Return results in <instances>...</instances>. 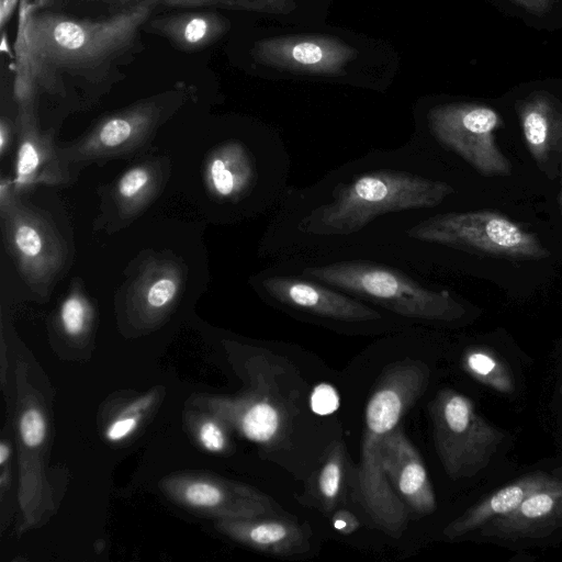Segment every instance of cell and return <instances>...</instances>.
<instances>
[{
    "label": "cell",
    "mask_w": 562,
    "mask_h": 562,
    "mask_svg": "<svg viewBox=\"0 0 562 562\" xmlns=\"http://www.w3.org/2000/svg\"><path fill=\"white\" fill-rule=\"evenodd\" d=\"M432 156L413 137L345 162L310 186L289 188L272 212L260 254L272 261L335 256L389 218L438 212L457 189L434 169Z\"/></svg>",
    "instance_id": "cell-1"
},
{
    "label": "cell",
    "mask_w": 562,
    "mask_h": 562,
    "mask_svg": "<svg viewBox=\"0 0 562 562\" xmlns=\"http://www.w3.org/2000/svg\"><path fill=\"white\" fill-rule=\"evenodd\" d=\"M150 0L97 16L45 5L23 10L15 42L16 104L46 97L70 110L98 103L123 81L144 48Z\"/></svg>",
    "instance_id": "cell-2"
},
{
    "label": "cell",
    "mask_w": 562,
    "mask_h": 562,
    "mask_svg": "<svg viewBox=\"0 0 562 562\" xmlns=\"http://www.w3.org/2000/svg\"><path fill=\"white\" fill-rule=\"evenodd\" d=\"M272 262L403 319L449 324L467 314L465 306L450 291L436 289L420 273L383 259L334 256Z\"/></svg>",
    "instance_id": "cell-3"
},
{
    "label": "cell",
    "mask_w": 562,
    "mask_h": 562,
    "mask_svg": "<svg viewBox=\"0 0 562 562\" xmlns=\"http://www.w3.org/2000/svg\"><path fill=\"white\" fill-rule=\"evenodd\" d=\"M429 370L416 360L396 362L378 381L366 407L360 462L355 475L356 494L369 517L387 535L406 529L408 509L385 475L382 445L402 416L427 389Z\"/></svg>",
    "instance_id": "cell-4"
},
{
    "label": "cell",
    "mask_w": 562,
    "mask_h": 562,
    "mask_svg": "<svg viewBox=\"0 0 562 562\" xmlns=\"http://www.w3.org/2000/svg\"><path fill=\"white\" fill-rule=\"evenodd\" d=\"M191 92V87L179 82L139 99L102 116L80 138L58 146V151L69 167L133 154L149 143L158 128L184 105Z\"/></svg>",
    "instance_id": "cell-5"
},
{
    "label": "cell",
    "mask_w": 562,
    "mask_h": 562,
    "mask_svg": "<svg viewBox=\"0 0 562 562\" xmlns=\"http://www.w3.org/2000/svg\"><path fill=\"white\" fill-rule=\"evenodd\" d=\"M14 429L18 449V503L24 530L36 528L54 509L46 473L49 441L47 413L37 389L29 380L27 366L14 369Z\"/></svg>",
    "instance_id": "cell-6"
},
{
    "label": "cell",
    "mask_w": 562,
    "mask_h": 562,
    "mask_svg": "<svg viewBox=\"0 0 562 562\" xmlns=\"http://www.w3.org/2000/svg\"><path fill=\"white\" fill-rule=\"evenodd\" d=\"M434 441L447 475L460 480L485 469L505 434L487 423L465 395L441 389L428 405Z\"/></svg>",
    "instance_id": "cell-7"
},
{
    "label": "cell",
    "mask_w": 562,
    "mask_h": 562,
    "mask_svg": "<svg viewBox=\"0 0 562 562\" xmlns=\"http://www.w3.org/2000/svg\"><path fill=\"white\" fill-rule=\"evenodd\" d=\"M499 123L490 108L442 105L427 111L413 137L428 148L458 156L482 176H508L512 164L494 137Z\"/></svg>",
    "instance_id": "cell-8"
},
{
    "label": "cell",
    "mask_w": 562,
    "mask_h": 562,
    "mask_svg": "<svg viewBox=\"0 0 562 562\" xmlns=\"http://www.w3.org/2000/svg\"><path fill=\"white\" fill-rule=\"evenodd\" d=\"M250 285L270 305L325 323L364 326L384 323L385 312L277 262L250 278Z\"/></svg>",
    "instance_id": "cell-9"
},
{
    "label": "cell",
    "mask_w": 562,
    "mask_h": 562,
    "mask_svg": "<svg viewBox=\"0 0 562 562\" xmlns=\"http://www.w3.org/2000/svg\"><path fill=\"white\" fill-rule=\"evenodd\" d=\"M8 251L31 290L47 297L61 274L68 248L50 220L20 199L0 212Z\"/></svg>",
    "instance_id": "cell-10"
},
{
    "label": "cell",
    "mask_w": 562,
    "mask_h": 562,
    "mask_svg": "<svg viewBox=\"0 0 562 562\" xmlns=\"http://www.w3.org/2000/svg\"><path fill=\"white\" fill-rule=\"evenodd\" d=\"M160 491L175 504L214 520L278 516L276 502L261 491L205 472L183 471L164 476Z\"/></svg>",
    "instance_id": "cell-11"
},
{
    "label": "cell",
    "mask_w": 562,
    "mask_h": 562,
    "mask_svg": "<svg viewBox=\"0 0 562 562\" xmlns=\"http://www.w3.org/2000/svg\"><path fill=\"white\" fill-rule=\"evenodd\" d=\"M18 150L13 182L18 193L34 184H58L69 180V166L49 132L41 130L38 104L16 105Z\"/></svg>",
    "instance_id": "cell-12"
},
{
    "label": "cell",
    "mask_w": 562,
    "mask_h": 562,
    "mask_svg": "<svg viewBox=\"0 0 562 562\" xmlns=\"http://www.w3.org/2000/svg\"><path fill=\"white\" fill-rule=\"evenodd\" d=\"M183 284L184 270L179 262L169 258L147 260L126 292L128 318L140 328L156 326L175 306Z\"/></svg>",
    "instance_id": "cell-13"
},
{
    "label": "cell",
    "mask_w": 562,
    "mask_h": 562,
    "mask_svg": "<svg viewBox=\"0 0 562 562\" xmlns=\"http://www.w3.org/2000/svg\"><path fill=\"white\" fill-rule=\"evenodd\" d=\"M382 461L390 485L407 509L423 516L436 510V496L424 462L400 425L383 440Z\"/></svg>",
    "instance_id": "cell-14"
},
{
    "label": "cell",
    "mask_w": 562,
    "mask_h": 562,
    "mask_svg": "<svg viewBox=\"0 0 562 562\" xmlns=\"http://www.w3.org/2000/svg\"><path fill=\"white\" fill-rule=\"evenodd\" d=\"M167 166L164 159H148L133 165L113 182L102 206L109 229L125 227L151 204L167 180Z\"/></svg>",
    "instance_id": "cell-15"
},
{
    "label": "cell",
    "mask_w": 562,
    "mask_h": 562,
    "mask_svg": "<svg viewBox=\"0 0 562 562\" xmlns=\"http://www.w3.org/2000/svg\"><path fill=\"white\" fill-rule=\"evenodd\" d=\"M189 405L216 415L244 438L261 445L276 438L282 425L278 406L254 392L238 396L195 394Z\"/></svg>",
    "instance_id": "cell-16"
},
{
    "label": "cell",
    "mask_w": 562,
    "mask_h": 562,
    "mask_svg": "<svg viewBox=\"0 0 562 562\" xmlns=\"http://www.w3.org/2000/svg\"><path fill=\"white\" fill-rule=\"evenodd\" d=\"M562 527V480L553 477L513 512L484 526V535L503 540L537 539Z\"/></svg>",
    "instance_id": "cell-17"
},
{
    "label": "cell",
    "mask_w": 562,
    "mask_h": 562,
    "mask_svg": "<svg viewBox=\"0 0 562 562\" xmlns=\"http://www.w3.org/2000/svg\"><path fill=\"white\" fill-rule=\"evenodd\" d=\"M214 526L232 540L272 555H294L310 549V528L290 518L224 519L215 520Z\"/></svg>",
    "instance_id": "cell-18"
},
{
    "label": "cell",
    "mask_w": 562,
    "mask_h": 562,
    "mask_svg": "<svg viewBox=\"0 0 562 562\" xmlns=\"http://www.w3.org/2000/svg\"><path fill=\"white\" fill-rule=\"evenodd\" d=\"M227 29L225 16L199 9L156 12L145 23L144 33L164 38L180 52L194 53L215 44Z\"/></svg>",
    "instance_id": "cell-19"
},
{
    "label": "cell",
    "mask_w": 562,
    "mask_h": 562,
    "mask_svg": "<svg viewBox=\"0 0 562 562\" xmlns=\"http://www.w3.org/2000/svg\"><path fill=\"white\" fill-rule=\"evenodd\" d=\"M552 479L543 471L531 472L519 477L468 508L446 526L443 535L448 539H456L483 528L492 519L513 512Z\"/></svg>",
    "instance_id": "cell-20"
},
{
    "label": "cell",
    "mask_w": 562,
    "mask_h": 562,
    "mask_svg": "<svg viewBox=\"0 0 562 562\" xmlns=\"http://www.w3.org/2000/svg\"><path fill=\"white\" fill-rule=\"evenodd\" d=\"M349 54L345 46L323 38L266 41L255 48L260 60L311 72L336 70Z\"/></svg>",
    "instance_id": "cell-21"
},
{
    "label": "cell",
    "mask_w": 562,
    "mask_h": 562,
    "mask_svg": "<svg viewBox=\"0 0 562 562\" xmlns=\"http://www.w3.org/2000/svg\"><path fill=\"white\" fill-rule=\"evenodd\" d=\"M543 103H533L521 114L526 146L539 169L550 179L562 162V120L555 119Z\"/></svg>",
    "instance_id": "cell-22"
},
{
    "label": "cell",
    "mask_w": 562,
    "mask_h": 562,
    "mask_svg": "<svg viewBox=\"0 0 562 562\" xmlns=\"http://www.w3.org/2000/svg\"><path fill=\"white\" fill-rule=\"evenodd\" d=\"M346 469L345 447L341 442H335L308 483L312 505L325 514L337 509L342 502Z\"/></svg>",
    "instance_id": "cell-23"
},
{
    "label": "cell",
    "mask_w": 562,
    "mask_h": 562,
    "mask_svg": "<svg viewBox=\"0 0 562 562\" xmlns=\"http://www.w3.org/2000/svg\"><path fill=\"white\" fill-rule=\"evenodd\" d=\"M462 366L471 376L497 392L510 394L515 390L509 366L490 348L476 346L467 349Z\"/></svg>",
    "instance_id": "cell-24"
},
{
    "label": "cell",
    "mask_w": 562,
    "mask_h": 562,
    "mask_svg": "<svg viewBox=\"0 0 562 562\" xmlns=\"http://www.w3.org/2000/svg\"><path fill=\"white\" fill-rule=\"evenodd\" d=\"M184 424L196 443L210 453H226L231 449L229 427L216 415L189 405Z\"/></svg>",
    "instance_id": "cell-25"
},
{
    "label": "cell",
    "mask_w": 562,
    "mask_h": 562,
    "mask_svg": "<svg viewBox=\"0 0 562 562\" xmlns=\"http://www.w3.org/2000/svg\"><path fill=\"white\" fill-rule=\"evenodd\" d=\"M158 397V389H155L126 403L104 427L105 440L120 443L130 439L154 408Z\"/></svg>",
    "instance_id": "cell-26"
},
{
    "label": "cell",
    "mask_w": 562,
    "mask_h": 562,
    "mask_svg": "<svg viewBox=\"0 0 562 562\" xmlns=\"http://www.w3.org/2000/svg\"><path fill=\"white\" fill-rule=\"evenodd\" d=\"M93 311L86 297L78 288L64 299L59 307V324L63 331L71 338H79L86 335L91 326Z\"/></svg>",
    "instance_id": "cell-27"
},
{
    "label": "cell",
    "mask_w": 562,
    "mask_h": 562,
    "mask_svg": "<svg viewBox=\"0 0 562 562\" xmlns=\"http://www.w3.org/2000/svg\"><path fill=\"white\" fill-rule=\"evenodd\" d=\"M146 0H104V8L108 11L117 10L130 4ZM157 2L161 8L182 10H210L218 8H241L247 7V0H150Z\"/></svg>",
    "instance_id": "cell-28"
},
{
    "label": "cell",
    "mask_w": 562,
    "mask_h": 562,
    "mask_svg": "<svg viewBox=\"0 0 562 562\" xmlns=\"http://www.w3.org/2000/svg\"><path fill=\"white\" fill-rule=\"evenodd\" d=\"M339 398L331 385L319 384L311 395L312 409L322 415L330 414L338 408Z\"/></svg>",
    "instance_id": "cell-29"
},
{
    "label": "cell",
    "mask_w": 562,
    "mask_h": 562,
    "mask_svg": "<svg viewBox=\"0 0 562 562\" xmlns=\"http://www.w3.org/2000/svg\"><path fill=\"white\" fill-rule=\"evenodd\" d=\"M333 526L344 535H349L359 528V521L355 515L345 509H336L331 517Z\"/></svg>",
    "instance_id": "cell-30"
},
{
    "label": "cell",
    "mask_w": 562,
    "mask_h": 562,
    "mask_svg": "<svg viewBox=\"0 0 562 562\" xmlns=\"http://www.w3.org/2000/svg\"><path fill=\"white\" fill-rule=\"evenodd\" d=\"M45 7H49L57 10L64 9H89L93 7H103L104 0H44Z\"/></svg>",
    "instance_id": "cell-31"
},
{
    "label": "cell",
    "mask_w": 562,
    "mask_h": 562,
    "mask_svg": "<svg viewBox=\"0 0 562 562\" xmlns=\"http://www.w3.org/2000/svg\"><path fill=\"white\" fill-rule=\"evenodd\" d=\"M19 200L13 178L2 177L0 180V212L8 210Z\"/></svg>",
    "instance_id": "cell-32"
},
{
    "label": "cell",
    "mask_w": 562,
    "mask_h": 562,
    "mask_svg": "<svg viewBox=\"0 0 562 562\" xmlns=\"http://www.w3.org/2000/svg\"><path fill=\"white\" fill-rule=\"evenodd\" d=\"M15 130V121L12 122L10 119L2 115L0 120V154L2 156L5 155L7 150L11 146Z\"/></svg>",
    "instance_id": "cell-33"
},
{
    "label": "cell",
    "mask_w": 562,
    "mask_h": 562,
    "mask_svg": "<svg viewBox=\"0 0 562 562\" xmlns=\"http://www.w3.org/2000/svg\"><path fill=\"white\" fill-rule=\"evenodd\" d=\"M12 483V471L11 463L1 467L0 473V492L3 495L11 486Z\"/></svg>",
    "instance_id": "cell-34"
},
{
    "label": "cell",
    "mask_w": 562,
    "mask_h": 562,
    "mask_svg": "<svg viewBox=\"0 0 562 562\" xmlns=\"http://www.w3.org/2000/svg\"><path fill=\"white\" fill-rule=\"evenodd\" d=\"M12 457V446L9 440L2 439L0 443V467L10 463Z\"/></svg>",
    "instance_id": "cell-35"
},
{
    "label": "cell",
    "mask_w": 562,
    "mask_h": 562,
    "mask_svg": "<svg viewBox=\"0 0 562 562\" xmlns=\"http://www.w3.org/2000/svg\"><path fill=\"white\" fill-rule=\"evenodd\" d=\"M560 205H561V211H562V189H561V193H560Z\"/></svg>",
    "instance_id": "cell-36"
},
{
    "label": "cell",
    "mask_w": 562,
    "mask_h": 562,
    "mask_svg": "<svg viewBox=\"0 0 562 562\" xmlns=\"http://www.w3.org/2000/svg\"><path fill=\"white\" fill-rule=\"evenodd\" d=\"M559 392H560V394H562V379H561V383H560V386H559Z\"/></svg>",
    "instance_id": "cell-37"
}]
</instances>
